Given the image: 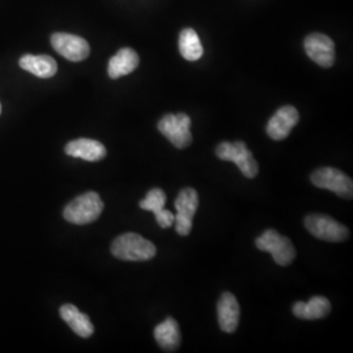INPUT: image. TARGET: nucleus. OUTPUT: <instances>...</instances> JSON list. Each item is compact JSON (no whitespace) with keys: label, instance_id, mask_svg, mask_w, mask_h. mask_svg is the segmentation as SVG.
Masks as SVG:
<instances>
[{"label":"nucleus","instance_id":"1","mask_svg":"<svg viewBox=\"0 0 353 353\" xmlns=\"http://www.w3.org/2000/svg\"><path fill=\"white\" fill-rule=\"evenodd\" d=\"M156 246L138 233H125L112 243V254L121 261L143 262L156 255Z\"/></svg>","mask_w":353,"mask_h":353},{"label":"nucleus","instance_id":"2","mask_svg":"<svg viewBox=\"0 0 353 353\" xmlns=\"http://www.w3.org/2000/svg\"><path fill=\"white\" fill-rule=\"evenodd\" d=\"M103 211V202L94 191H88L68 203L64 208V219L76 225H85L96 221Z\"/></svg>","mask_w":353,"mask_h":353},{"label":"nucleus","instance_id":"3","mask_svg":"<svg viewBox=\"0 0 353 353\" xmlns=\"http://www.w3.org/2000/svg\"><path fill=\"white\" fill-rule=\"evenodd\" d=\"M216 156L223 161H232L239 166L241 173L246 178L258 176L259 166L252 152L243 141L229 143L224 141L216 147Z\"/></svg>","mask_w":353,"mask_h":353},{"label":"nucleus","instance_id":"4","mask_svg":"<svg viewBox=\"0 0 353 353\" xmlns=\"http://www.w3.org/2000/svg\"><path fill=\"white\" fill-rule=\"evenodd\" d=\"M157 128L178 150H185L192 143L191 118L188 114H166L160 119Z\"/></svg>","mask_w":353,"mask_h":353},{"label":"nucleus","instance_id":"5","mask_svg":"<svg viewBox=\"0 0 353 353\" xmlns=\"http://www.w3.org/2000/svg\"><path fill=\"white\" fill-rule=\"evenodd\" d=\"M255 246L262 252H271L279 265H290L296 258V249L288 237L281 236L275 229H267L256 241Z\"/></svg>","mask_w":353,"mask_h":353},{"label":"nucleus","instance_id":"6","mask_svg":"<svg viewBox=\"0 0 353 353\" xmlns=\"http://www.w3.org/2000/svg\"><path fill=\"white\" fill-rule=\"evenodd\" d=\"M305 227L319 240L328 242H341L350 236L348 228L326 214H312L305 217Z\"/></svg>","mask_w":353,"mask_h":353},{"label":"nucleus","instance_id":"7","mask_svg":"<svg viewBox=\"0 0 353 353\" xmlns=\"http://www.w3.org/2000/svg\"><path fill=\"white\" fill-rule=\"evenodd\" d=\"M312 183L318 189L328 190L341 198L352 199L353 182L350 176L335 168H321L312 174Z\"/></svg>","mask_w":353,"mask_h":353},{"label":"nucleus","instance_id":"8","mask_svg":"<svg viewBox=\"0 0 353 353\" xmlns=\"http://www.w3.org/2000/svg\"><path fill=\"white\" fill-rule=\"evenodd\" d=\"M199 205V195L196 190L186 188L176 196L174 207V225L179 236H188L192 229V219Z\"/></svg>","mask_w":353,"mask_h":353},{"label":"nucleus","instance_id":"9","mask_svg":"<svg viewBox=\"0 0 353 353\" xmlns=\"http://www.w3.org/2000/svg\"><path fill=\"white\" fill-rule=\"evenodd\" d=\"M51 45L58 54L71 62H81L88 58L90 52L89 43L84 38L70 33H54Z\"/></svg>","mask_w":353,"mask_h":353},{"label":"nucleus","instance_id":"10","mask_svg":"<svg viewBox=\"0 0 353 353\" xmlns=\"http://www.w3.org/2000/svg\"><path fill=\"white\" fill-rule=\"evenodd\" d=\"M303 48L309 58L323 68H330L335 63V43L331 38L322 33H312L305 38Z\"/></svg>","mask_w":353,"mask_h":353},{"label":"nucleus","instance_id":"11","mask_svg":"<svg viewBox=\"0 0 353 353\" xmlns=\"http://www.w3.org/2000/svg\"><path fill=\"white\" fill-rule=\"evenodd\" d=\"M299 121H300V114L297 112V109L294 106L285 105L280 108L268 121L265 127L267 135L276 141L287 139L290 137V131L299 123Z\"/></svg>","mask_w":353,"mask_h":353},{"label":"nucleus","instance_id":"12","mask_svg":"<svg viewBox=\"0 0 353 353\" xmlns=\"http://www.w3.org/2000/svg\"><path fill=\"white\" fill-rule=\"evenodd\" d=\"M219 326L224 332H234L240 323V303L234 294L225 292L217 303Z\"/></svg>","mask_w":353,"mask_h":353},{"label":"nucleus","instance_id":"13","mask_svg":"<svg viewBox=\"0 0 353 353\" xmlns=\"http://www.w3.org/2000/svg\"><path fill=\"white\" fill-rule=\"evenodd\" d=\"M166 194L161 189H152L147 196L140 202V208L151 211L156 216L157 224L161 228H170L174 224V214L165 210Z\"/></svg>","mask_w":353,"mask_h":353},{"label":"nucleus","instance_id":"14","mask_svg":"<svg viewBox=\"0 0 353 353\" xmlns=\"http://www.w3.org/2000/svg\"><path fill=\"white\" fill-rule=\"evenodd\" d=\"M64 152L71 157L81 159L90 163L100 161L106 156V148L102 143L97 140L85 139V138L70 141L65 145Z\"/></svg>","mask_w":353,"mask_h":353},{"label":"nucleus","instance_id":"15","mask_svg":"<svg viewBox=\"0 0 353 353\" xmlns=\"http://www.w3.org/2000/svg\"><path fill=\"white\" fill-rule=\"evenodd\" d=\"M139 55L134 49L125 48L118 51L109 61L108 74L112 79H119L122 76L134 72L139 65Z\"/></svg>","mask_w":353,"mask_h":353},{"label":"nucleus","instance_id":"16","mask_svg":"<svg viewBox=\"0 0 353 353\" xmlns=\"http://www.w3.org/2000/svg\"><path fill=\"white\" fill-rule=\"evenodd\" d=\"M59 313H61V316H62L64 322L80 338H89V336L93 335L94 326L92 325L89 316L84 314V313H81L75 305L65 303L61 307Z\"/></svg>","mask_w":353,"mask_h":353},{"label":"nucleus","instance_id":"17","mask_svg":"<svg viewBox=\"0 0 353 353\" xmlns=\"http://www.w3.org/2000/svg\"><path fill=\"white\" fill-rule=\"evenodd\" d=\"M19 64L23 70L41 79H49L57 74L58 64L49 55H32L26 54L20 58Z\"/></svg>","mask_w":353,"mask_h":353},{"label":"nucleus","instance_id":"18","mask_svg":"<svg viewBox=\"0 0 353 353\" xmlns=\"http://www.w3.org/2000/svg\"><path fill=\"white\" fill-rule=\"evenodd\" d=\"M292 312L300 319H306V321L322 319L331 312V303L323 296H314L307 303L299 301L294 303Z\"/></svg>","mask_w":353,"mask_h":353},{"label":"nucleus","instance_id":"19","mask_svg":"<svg viewBox=\"0 0 353 353\" xmlns=\"http://www.w3.org/2000/svg\"><path fill=\"white\" fill-rule=\"evenodd\" d=\"M154 339L157 344L166 351L174 352L181 344V332L176 319L169 316L163 323L154 328Z\"/></svg>","mask_w":353,"mask_h":353},{"label":"nucleus","instance_id":"20","mask_svg":"<svg viewBox=\"0 0 353 353\" xmlns=\"http://www.w3.org/2000/svg\"><path fill=\"white\" fill-rule=\"evenodd\" d=\"M179 52L181 55L190 62H195L203 57V45L198 33L191 29L186 28L179 33Z\"/></svg>","mask_w":353,"mask_h":353},{"label":"nucleus","instance_id":"21","mask_svg":"<svg viewBox=\"0 0 353 353\" xmlns=\"http://www.w3.org/2000/svg\"><path fill=\"white\" fill-rule=\"evenodd\" d=\"M0 114H1V105H0Z\"/></svg>","mask_w":353,"mask_h":353}]
</instances>
